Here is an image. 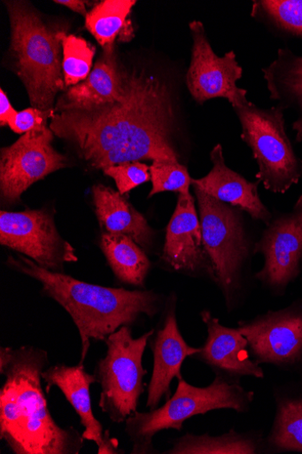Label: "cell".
Segmentation results:
<instances>
[{
    "instance_id": "1",
    "label": "cell",
    "mask_w": 302,
    "mask_h": 454,
    "mask_svg": "<svg viewBox=\"0 0 302 454\" xmlns=\"http://www.w3.org/2000/svg\"><path fill=\"white\" fill-rule=\"evenodd\" d=\"M50 129L96 170L142 160L182 159L174 89L148 67H127L121 99L90 110L55 112Z\"/></svg>"
},
{
    "instance_id": "2",
    "label": "cell",
    "mask_w": 302,
    "mask_h": 454,
    "mask_svg": "<svg viewBox=\"0 0 302 454\" xmlns=\"http://www.w3.org/2000/svg\"><path fill=\"white\" fill-rule=\"evenodd\" d=\"M48 351L33 346L0 348V439L15 454H79L82 435L53 419L43 390Z\"/></svg>"
},
{
    "instance_id": "3",
    "label": "cell",
    "mask_w": 302,
    "mask_h": 454,
    "mask_svg": "<svg viewBox=\"0 0 302 454\" xmlns=\"http://www.w3.org/2000/svg\"><path fill=\"white\" fill-rule=\"evenodd\" d=\"M6 263L38 281L42 294L70 315L81 338V363L88 357L92 340L105 341L121 326H131L143 315L153 317L159 311L161 298L154 292L127 291L83 282L42 268L24 255L10 256Z\"/></svg>"
},
{
    "instance_id": "4",
    "label": "cell",
    "mask_w": 302,
    "mask_h": 454,
    "mask_svg": "<svg viewBox=\"0 0 302 454\" xmlns=\"http://www.w3.org/2000/svg\"><path fill=\"white\" fill-rule=\"evenodd\" d=\"M11 21L13 70L22 81L32 107L55 110L57 95L66 90L61 51L66 34L43 21L27 3L5 2Z\"/></svg>"
},
{
    "instance_id": "5",
    "label": "cell",
    "mask_w": 302,
    "mask_h": 454,
    "mask_svg": "<svg viewBox=\"0 0 302 454\" xmlns=\"http://www.w3.org/2000/svg\"><path fill=\"white\" fill-rule=\"evenodd\" d=\"M253 398V392L221 375H215L214 380L205 387L179 380L175 394L162 406L144 412L136 411L125 421V433L133 442L132 453L154 452L153 438L157 434L170 429L181 432L187 420L211 411L245 412Z\"/></svg>"
},
{
    "instance_id": "6",
    "label": "cell",
    "mask_w": 302,
    "mask_h": 454,
    "mask_svg": "<svg viewBox=\"0 0 302 454\" xmlns=\"http://www.w3.org/2000/svg\"><path fill=\"white\" fill-rule=\"evenodd\" d=\"M234 110L241 123V138L257 162L258 182L274 193L284 194L302 176V160L286 134L284 109H264L250 102Z\"/></svg>"
},
{
    "instance_id": "7",
    "label": "cell",
    "mask_w": 302,
    "mask_h": 454,
    "mask_svg": "<svg viewBox=\"0 0 302 454\" xmlns=\"http://www.w3.org/2000/svg\"><path fill=\"white\" fill-rule=\"evenodd\" d=\"M154 333L151 329L135 339L131 327L123 325L105 341L106 355L97 362L95 376L102 388L99 407L114 424L125 423L138 409L147 375L143 355Z\"/></svg>"
},
{
    "instance_id": "8",
    "label": "cell",
    "mask_w": 302,
    "mask_h": 454,
    "mask_svg": "<svg viewBox=\"0 0 302 454\" xmlns=\"http://www.w3.org/2000/svg\"><path fill=\"white\" fill-rule=\"evenodd\" d=\"M203 243L213 280L218 284L228 307L234 302L249 257L242 211L194 187Z\"/></svg>"
},
{
    "instance_id": "9",
    "label": "cell",
    "mask_w": 302,
    "mask_h": 454,
    "mask_svg": "<svg viewBox=\"0 0 302 454\" xmlns=\"http://www.w3.org/2000/svg\"><path fill=\"white\" fill-rule=\"evenodd\" d=\"M0 244L54 272L78 261L74 247L61 238L52 215L44 210L0 213Z\"/></svg>"
},
{
    "instance_id": "10",
    "label": "cell",
    "mask_w": 302,
    "mask_h": 454,
    "mask_svg": "<svg viewBox=\"0 0 302 454\" xmlns=\"http://www.w3.org/2000/svg\"><path fill=\"white\" fill-rule=\"evenodd\" d=\"M54 133L48 127L23 135L0 151V192L10 204L35 183L67 167V158L52 145Z\"/></svg>"
},
{
    "instance_id": "11",
    "label": "cell",
    "mask_w": 302,
    "mask_h": 454,
    "mask_svg": "<svg viewBox=\"0 0 302 454\" xmlns=\"http://www.w3.org/2000/svg\"><path fill=\"white\" fill-rule=\"evenodd\" d=\"M190 29L193 47L186 82L194 100L203 105L211 99L224 98L233 108L248 105L247 91L237 86L243 77V67L235 52H228L224 57L215 54L202 22L192 21Z\"/></svg>"
},
{
    "instance_id": "12",
    "label": "cell",
    "mask_w": 302,
    "mask_h": 454,
    "mask_svg": "<svg viewBox=\"0 0 302 454\" xmlns=\"http://www.w3.org/2000/svg\"><path fill=\"white\" fill-rule=\"evenodd\" d=\"M253 254L264 256L263 269L255 278L272 293L282 295L302 270V195L293 209L272 219Z\"/></svg>"
},
{
    "instance_id": "13",
    "label": "cell",
    "mask_w": 302,
    "mask_h": 454,
    "mask_svg": "<svg viewBox=\"0 0 302 454\" xmlns=\"http://www.w3.org/2000/svg\"><path fill=\"white\" fill-rule=\"evenodd\" d=\"M237 328L258 364L286 368L302 364V301L240 321Z\"/></svg>"
},
{
    "instance_id": "14",
    "label": "cell",
    "mask_w": 302,
    "mask_h": 454,
    "mask_svg": "<svg viewBox=\"0 0 302 454\" xmlns=\"http://www.w3.org/2000/svg\"><path fill=\"white\" fill-rule=\"evenodd\" d=\"M161 261L174 271L206 273L213 279L195 199L190 192L179 194L175 212L166 227Z\"/></svg>"
},
{
    "instance_id": "15",
    "label": "cell",
    "mask_w": 302,
    "mask_h": 454,
    "mask_svg": "<svg viewBox=\"0 0 302 454\" xmlns=\"http://www.w3.org/2000/svg\"><path fill=\"white\" fill-rule=\"evenodd\" d=\"M42 379L46 383L47 394L56 387L72 405L84 428L81 435L85 441L94 442L99 454L120 453L118 441L111 437L108 430H104L102 423L95 417L90 387L97 383V378L86 371L83 363L53 364L42 373Z\"/></svg>"
},
{
    "instance_id": "16",
    "label": "cell",
    "mask_w": 302,
    "mask_h": 454,
    "mask_svg": "<svg viewBox=\"0 0 302 454\" xmlns=\"http://www.w3.org/2000/svg\"><path fill=\"white\" fill-rule=\"evenodd\" d=\"M207 330V338L197 354L191 356L221 375L236 381L244 377L264 379L260 364L250 357L248 342L238 328L223 325L210 311L200 314Z\"/></svg>"
},
{
    "instance_id": "17",
    "label": "cell",
    "mask_w": 302,
    "mask_h": 454,
    "mask_svg": "<svg viewBox=\"0 0 302 454\" xmlns=\"http://www.w3.org/2000/svg\"><path fill=\"white\" fill-rule=\"evenodd\" d=\"M154 363L151 383L148 387L146 407L153 410L163 398L171 396L170 385L174 379L182 380V367L189 356L197 354L199 348L190 347L178 325L175 305H171L166 314L162 326L158 330L150 344Z\"/></svg>"
},
{
    "instance_id": "18",
    "label": "cell",
    "mask_w": 302,
    "mask_h": 454,
    "mask_svg": "<svg viewBox=\"0 0 302 454\" xmlns=\"http://www.w3.org/2000/svg\"><path fill=\"white\" fill-rule=\"evenodd\" d=\"M210 159L212 170L201 179H192L193 187L248 214L253 220L268 225L273 215L259 194L258 185L260 183H251L230 169L226 163L221 145L213 148Z\"/></svg>"
},
{
    "instance_id": "19",
    "label": "cell",
    "mask_w": 302,
    "mask_h": 454,
    "mask_svg": "<svg viewBox=\"0 0 302 454\" xmlns=\"http://www.w3.org/2000/svg\"><path fill=\"white\" fill-rule=\"evenodd\" d=\"M127 67L120 65L114 48L104 51L88 78L69 88L58 100L56 113L90 110L122 98Z\"/></svg>"
},
{
    "instance_id": "20",
    "label": "cell",
    "mask_w": 302,
    "mask_h": 454,
    "mask_svg": "<svg viewBox=\"0 0 302 454\" xmlns=\"http://www.w3.org/2000/svg\"><path fill=\"white\" fill-rule=\"evenodd\" d=\"M93 201L99 223L107 233L131 237L143 250L150 249L154 232L145 217L123 195L97 184L93 187Z\"/></svg>"
},
{
    "instance_id": "21",
    "label": "cell",
    "mask_w": 302,
    "mask_h": 454,
    "mask_svg": "<svg viewBox=\"0 0 302 454\" xmlns=\"http://www.w3.org/2000/svg\"><path fill=\"white\" fill-rule=\"evenodd\" d=\"M263 73L271 100L278 102L284 111L296 112L292 130L296 142H302V56L280 49L276 59L263 68Z\"/></svg>"
},
{
    "instance_id": "22",
    "label": "cell",
    "mask_w": 302,
    "mask_h": 454,
    "mask_svg": "<svg viewBox=\"0 0 302 454\" xmlns=\"http://www.w3.org/2000/svg\"><path fill=\"white\" fill-rule=\"evenodd\" d=\"M101 249L115 277L122 283L144 286L151 263L143 247L131 237L105 233Z\"/></svg>"
},
{
    "instance_id": "23",
    "label": "cell",
    "mask_w": 302,
    "mask_h": 454,
    "mask_svg": "<svg viewBox=\"0 0 302 454\" xmlns=\"http://www.w3.org/2000/svg\"><path fill=\"white\" fill-rule=\"evenodd\" d=\"M262 438L234 430L220 436L187 434L174 442L170 454H254L261 450Z\"/></svg>"
},
{
    "instance_id": "24",
    "label": "cell",
    "mask_w": 302,
    "mask_h": 454,
    "mask_svg": "<svg viewBox=\"0 0 302 454\" xmlns=\"http://www.w3.org/2000/svg\"><path fill=\"white\" fill-rule=\"evenodd\" d=\"M267 444L275 451L302 452V393L277 400Z\"/></svg>"
},
{
    "instance_id": "25",
    "label": "cell",
    "mask_w": 302,
    "mask_h": 454,
    "mask_svg": "<svg viewBox=\"0 0 302 454\" xmlns=\"http://www.w3.org/2000/svg\"><path fill=\"white\" fill-rule=\"evenodd\" d=\"M136 4V0H104L86 15L85 27L104 51L114 48V41Z\"/></svg>"
},
{
    "instance_id": "26",
    "label": "cell",
    "mask_w": 302,
    "mask_h": 454,
    "mask_svg": "<svg viewBox=\"0 0 302 454\" xmlns=\"http://www.w3.org/2000/svg\"><path fill=\"white\" fill-rule=\"evenodd\" d=\"M251 15L275 30L302 39V0H259Z\"/></svg>"
},
{
    "instance_id": "27",
    "label": "cell",
    "mask_w": 302,
    "mask_h": 454,
    "mask_svg": "<svg viewBox=\"0 0 302 454\" xmlns=\"http://www.w3.org/2000/svg\"><path fill=\"white\" fill-rule=\"evenodd\" d=\"M63 45V74L66 88L80 84L92 71L97 52L88 40L74 35H65Z\"/></svg>"
},
{
    "instance_id": "28",
    "label": "cell",
    "mask_w": 302,
    "mask_h": 454,
    "mask_svg": "<svg viewBox=\"0 0 302 454\" xmlns=\"http://www.w3.org/2000/svg\"><path fill=\"white\" fill-rule=\"evenodd\" d=\"M152 189L149 198L165 192L190 193L192 179L188 168L180 161L156 160L150 167Z\"/></svg>"
},
{
    "instance_id": "29",
    "label": "cell",
    "mask_w": 302,
    "mask_h": 454,
    "mask_svg": "<svg viewBox=\"0 0 302 454\" xmlns=\"http://www.w3.org/2000/svg\"><path fill=\"white\" fill-rule=\"evenodd\" d=\"M112 178L118 192L123 195L151 181L150 167L142 161L125 162L104 170Z\"/></svg>"
},
{
    "instance_id": "30",
    "label": "cell",
    "mask_w": 302,
    "mask_h": 454,
    "mask_svg": "<svg viewBox=\"0 0 302 454\" xmlns=\"http://www.w3.org/2000/svg\"><path fill=\"white\" fill-rule=\"evenodd\" d=\"M55 110L42 111L35 107L27 108L12 118L9 123L11 129L19 135L47 127L48 120L53 117Z\"/></svg>"
},
{
    "instance_id": "31",
    "label": "cell",
    "mask_w": 302,
    "mask_h": 454,
    "mask_svg": "<svg viewBox=\"0 0 302 454\" xmlns=\"http://www.w3.org/2000/svg\"><path fill=\"white\" fill-rule=\"evenodd\" d=\"M17 113L10 102L7 94L4 90H0V126L3 128L9 127L10 121Z\"/></svg>"
},
{
    "instance_id": "32",
    "label": "cell",
    "mask_w": 302,
    "mask_h": 454,
    "mask_svg": "<svg viewBox=\"0 0 302 454\" xmlns=\"http://www.w3.org/2000/svg\"><path fill=\"white\" fill-rule=\"evenodd\" d=\"M55 4L66 6L80 15L85 17L88 15L85 3L81 2V0H58V2H55Z\"/></svg>"
}]
</instances>
